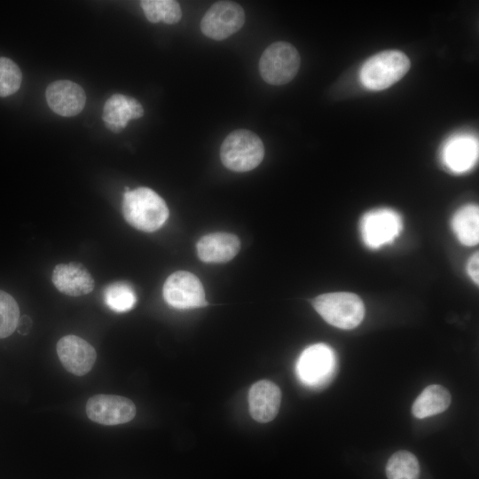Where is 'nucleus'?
Returning a JSON list of instances; mask_svg holds the SVG:
<instances>
[{
  "label": "nucleus",
  "mask_w": 479,
  "mask_h": 479,
  "mask_svg": "<svg viewBox=\"0 0 479 479\" xmlns=\"http://www.w3.org/2000/svg\"><path fill=\"white\" fill-rule=\"evenodd\" d=\"M162 293L166 302L176 309H193L208 304L200 279L188 271L172 273L166 279Z\"/></svg>",
  "instance_id": "6e6552de"
},
{
  "label": "nucleus",
  "mask_w": 479,
  "mask_h": 479,
  "mask_svg": "<svg viewBox=\"0 0 479 479\" xmlns=\"http://www.w3.org/2000/svg\"><path fill=\"white\" fill-rule=\"evenodd\" d=\"M86 413L94 422L114 426L130 421L136 415V406L127 397L99 394L89 398Z\"/></svg>",
  "instance_id": "9d476101"
},
{
  "label": "nucleus",
  "mask_w": 479,
  "mask_h": 479,
  "mask_svg": "<svg viewBox=\"0 0 479 479\" xmlns=\"http://www.w3.org/2000/svg\"><path fill=\"white\" fill-rule=\"evenodd\" d=\"M32 321L27 316H23L19 319L18 322V331L21 334H27L31 327Z\"/></svg>",
  "instance_id": "a878e982"
},
{
  "label": "nucleus",
  "mask_w": 479,
  "mask_h": 479,
  "mask_svg": "<svg viewBox=\"0 0 479 479\" xmlns=\"http://www.w3.org/2000/svg\"><path fill=\"white\" fill-rule=\"evenodd\" d=\"M452 397L449 390L438 384L423 389L415 399L412 412L418 419H424L444 412L450 405Z\"/></svg>",
  "instance_id": "a211bd4d"
},
{
  "label": "nucleus",
  "mask_w": 479,
  "mask_h": 479,
  "mask_svg": "<svg viewBox=\"0 0 479 479\" xmlns=\"http://www.w3.org/2000/svg\"><path fill=\"white\" fill-rule=\"evenodd\" d=\"M312 304L328 324L341 329L357 327L365 316L362 300L352 293L324 294L316 297Z\"/></svg>",
  "instance_id": "20e7f679"
},
{
  "label": "nucleus",
  "mask_w": 479,
  "mask_h": 479,
  "mask_svg": "<svg viewBox=\"0 0 479 479\" xmlns=\"http://www.w3.org/2000/svg\"><path fill=\"white\" fill-rule=\"evenodd\" d=\"M45 95L50 108L57 114L65 117L78 114L86 102L83 89L68 80L52 82L48 85Z\"/></svg>",
  "instance_id": "f8f14e48"
},
{
  "label": "nucleus",
  "mask_w": 479,
  "mask_h": 479,
  "mask_svg": "<svg viewBox=\"0 0 479 479\" xmlns=\"http://www.w3.org/2000/svg\"><path fill=\"white\" fill-rule=\"evenodd\" d=\"M403 229L398 213L389 208H379L365 213L360 222L363 242L372 249L392 243Z\"/></svg>",
  "instance_id": "423d86ee"
},
{
  "label": "nucleus",
  "mask_w": 479,
  "mask_h": 479,
  "mask_svg": "<svg viewBox=\"0 0 479 479\" xmlns=\"http://www.w3.org/2000/svg\"><path fill=\"white\" fill-rule=\"evenodd\" d=\"M411 62L402 51L389 50L379 52L362 65L359 77L371 90H382L398 82L409 71Z\"/></svg>",
  "instance_id": "f03ea898"
},
{
  "label": "nucleus",
  "mask_w": 479,
  "mask_h": 479,
  "mask_svg": "<svg viewBox=\"0 0 479 479\" xmlns=\"http://www.w3.org/2000/svg\"><path fill=\"white\" fill-rule=\"evenodd\" d=\"M125 220L137 230L152 232L167 221L169 208L164 200L148 187L126 188L122 200Z\"/></svg>",
  "instance_id": "f257e3e1"
},
{
  "label": "nucleus",
  "mask_w": 479,
  "mask_h": 479,
  "mask_svg": "<svg viewBox=\"0 0 479 479\" xmlns=\"http://www.w3.org/2000/svg\"><path fill=\"white\" fill-rule=\"evenodd\" d=\"M51 279L59 292L70 296L85 295L93 290L95 285L84 265L75 262L56 265Z\"/></svg>",
  "instance_id": "2eb2a0df"
},
{
  "label": "nucleus",
  "mask_w": 479,
  "mask_h": 479,
  "mask_svg": "<svg viewBox=\"0 0 479 479\" xmlns=\"http://www.w3.org/2000/svg\"><path fill=\"white\" fill-rule=\"evenodd\" d=\"M478 267H479V255H478V253H475L470 257L467 263V270L472 280L476 284H478V281H479V275H478L479 268Z\"/></svg>",
  "instance_id": "393cba45"
},
{
  "label": "nucleus",
  "mask_w": 479,
  "mask_h": 479,
  "mask_svg": "<svg viewBox=\"0 0 479 479\" xmlns=\"http://www.w3.org/2000/svg\"><path fill=\"white\" fill-rule=\"evenodd\" d=\"M280 403L281 391L271 381H257L249 389V412L252 418L258 422L272 420L279 412Z\"/></svg>",
  "instance_id": "4468645a"
},
{
  "label": "nucleus",
  "mask_w": 479,
  "mask_h": 479,
  "mask_svg": "<svg viewBox=\"0 0 479 479\" xmlns=\"http://www.w3.org/2000/svg\"><path fill=\"white\" fill-rule=\"evenodd\" d=\"M452 229L458 240L466 246H474L479 240V209L476 205H466L453 216Z\"/></svg>",
  "instance_id": "6ab92c4d"
},
{
  "label": "nucleus",
  "mask_w": 479,
  "mask_h": 479,
  "mask_svg": "<svg viewBox=\"0 0 479 479\" xmlns=\"http://www.w3.org/2000/svg\"><path fill=\"white\" fill-rule=\"evenodd\" d=\"M140 5L146 19L152 23L163 21L166 24H175L182 18L181 7L177 1L144 0Z\"/></svg>",
  "instance_id": "aec40b11"
},
{
  "label": "nucleus",
  "mask_w": 479,
  "mask_h": 479,
  "mask_svg": "<svg viewBox=\"0 0 479 479\" xmlns=\"http://www.w3.org/2000/svg\"><path fill=\"white\" fill-rule=\"evenodd\" d=\"M444 164L454 173H463L472 169L478 158V140L468 134L450 137L442 150Z\"/></svg>",
  "instance_id": "ddd939ff"
},
{
  "label": "nucleus",
  "mask_w": 479,
  "mask_h": 479,
  "mask_svg": "<svg viewBox=\"0 0 479 479\" xmlns=\"http://www.w3.org/2000/svg\"><path fill=\"white\" fill-rule=\"evenodd\" d=\"M20 310L14 298L0 290V339L11 335L17 328Z\"/></svg>",
  "instance_id": "5701e85b"
},
{
  "label": "nucleus",
  "mask_w": 479,
  "mask_h": 479,
  "mask_svg": "<svg viewBox=\"0 0 479 479\" xmlns=\"http://www.w3.org/2000/svg\"><path fill=\"white\" fill-rule=\"evenodd\" d=\"M22 74L20 67L8 58H0V97L15 93L20 87Z\"/></svg>",
  "instance_id": "b1692460"
},
{
  "label": "nucleus",
  "mask_w": 479,
  "mask_h": 479,
  "mask_svg": "<svg viewBox=\"0 0 479 479\" xmlns=\"http://www.w3.org/2000/svg\"><path fill=\"white\" fill-rule=\"evenodd\" d=\"M245 23V12L235 2L215 3L204 14L200 29L204 35L221 41L238 32Z\"/></svg>",
  "instance_id": "0eeeda50"
},
{
  "label": "nucleus",
  "mask_w": 479,
  "mask_h": 479,
  "mask_svg": "<svg viewBox=\"0 0 479 479\" xmlns=\"http://www.w3.org/2000/svg\"><path fill=\"white\" fill-rule=\"evenodd\" d=\"M57 353L65 369L78 376L88 373L97 358L94 348L76 335L60 338L57 343Z\"/></svg>",
  "instance_id": "9b49d317"
},
{
  "label": "nucleus",
  "mask_w": 479,
  "mask_h": 479,
  "mask_svg": "<svg viewBox=\"0 0 479 479\" xmlns=\"http://www.w3.org/2000/svg\"><path fill=\"white\" fill-rule=\"evenodd\" d=\"M301 59L295 47L283 41L269 45L263 52L259 61L262 78L271 85H283L296 75Z\"/></svg>",
  "instance_id": "39448f33"
},
{
  "label": "nucleus",
  "mask_w": 479,
  "mask_h": 479,
  "mask_svg": "<svg viewBox=\"0 0 479 479\" xmlns=\"http://www.w3.org/2000/svg\"><path fill=\"white\" fill-rule=\"evenodd\" d=\"M335 365L331 348L318 343L306 348L298 358L296 371L299 379L309 386H320L332 376Z\"/></svg>",
  "instance_id": "1a4fd4ad"
},
{
  "label": "nucleus",
  "mask_w": 479,
  "mask_h": 479,
  "mask_svg": "<svg viewBox=\"0 0 479 479\" xmlns=\"http://www.w3.org/2000/svg\"><path fill=\"white\" fill-rule=\"evenodd\" d=\"M386 475L388 479H419L418 459L407 451L395 452L387 462Z\"/></svg>",
  "instance_id": "412c9836"
},
{
  "label": "nucleus",
  "mask_w": 479,
  "mask_h": 479,
  "mask_svg": "<svg viewBox=\"0 0 479 479\" xmlns=\"http://www.w3.org/2000/svg\"><path fill=\"white\" fill-rule=\"evenodd\" d=\"M264 156L261 138L247 130H236L223 141L220 158L224 166L236 172H246L256 168Z\"/></svg>",
  "instance_id": "7ed1b4c3"
},
{
  "label": "nucleus",
  "mask_w": 479,
  "mask_h": 479,
  "mask_svg": "<svg viewBox=\"0 0 479 479\" xmlns=\"http://www.w3.org/2000/svg\"><path fill=\"white\" fill-rule=\"evenodd\" d=\"M144 114L142 105L134 98L114 94L105 103L103 121L108 130L121 132L129 121L138 119Z\"/></svg>",
  "instance_id": "dca6fc26"
},
{
  "label": "nucleus",
  "mask_w": 479,
  "mask_h": 479,
  "mask_svg": "<svg viewBox=\"0 0 479 479\" xmlns=\"http://www.w3.org/2000/svg\"><path fill=\"white\" fill-rule=\"evenodd\" d=\"M104 301L110 310L122 313L130 310L135 306L137 295L131 285L119 281L105 288Z\"/></svg>",
  "instance_id": "4be33fe9"
},
{
  "label": "nucleus",
  "mask_w": 479,
  "mask_h": 479,
  "mask_svg": "<svg viewBox=\"0 0 479 479\" xmlns=\"http://www.w3.org/2000/svg\"><path fill=\"white\" fill-rule=\"evenodd\" d=\"M240 247V242L234 234L215 232L203 236L198 241L197 253L205 263H221L232 260Z\"/></svg>",
  "instance_id": "f3484780"
}]
</instances>
